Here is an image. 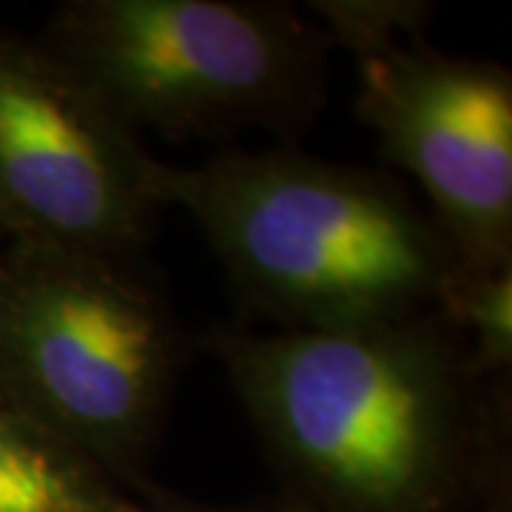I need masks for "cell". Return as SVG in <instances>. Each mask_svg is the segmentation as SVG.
<instances>
[{
    "instance_id": "obj_3",
    "label": "cell",
    "mask_w": 512,
    "mask_h": 512,
    "mask_svg": "<svg viewBox=\"0 0 512 512\" xmlns=\"http://www.w3.org/2000/svg\"><path fill=\"white\" fill-rule=\"evenodd\" d=\"M134 259L20 242L0 271V399L137 493L183 342Z\"/></svg>"
},
{
    "instance_id": "obj_6",
    "label": "cell",
    "mask_w": 512,
    "mask_h": 512,
    "mask_svg": "<svg viewBox=\"0 0 512 512\" xmlns=\"http://www.w3.org/2000/svg\"><path fill=\"white\" fill-rule=\"evenodd\" d=\"M356 109L470 271L512 268V77L402 40L356 55Z\"/></svg>"
},
{
    "instance_id": "obj_9",
    "label": "cell",
    "mask_w": 512,
    "mask_h": 512,
    "mask_svg": "<svg viewBox=\"0 0 512 512\" xmlns=\"http://www.w3.org/2000/svg\"><path fill=\"white\" fill-rule=\"evenodd\" d=\"M316 15L325 20V37L330 43L348 46L353 55L376 46L402 40V35L419 37L421 23L430 18L424 3H316Z\"/></svg>"
},
{
    "instance_id": "obj_7",
    "label": "cell",
    "mask_w": 512,
    "mask_h": 512,
    "mask_svg": "<svg viewBox=\"0 0 512 512\" xmlns=\"http://www.w3.org/2000/svg\"><path fill=\"white\" fill-rule=\"evenodd\" d=\"M0 512H146L109 470L0 399Z\"/></svg>"
},
{
    "instance_id": "obj_4",
    "label": "cell",
    "mask_w": 512,
    "mask_h": 512,
    "mask_svg": "<svg viewBox=\"0 0 512 512\" xmlns=\"http://www.w3.org/2000/svg\"><path fill=\"white\" fill-rule=\"evenodd\" d=\"M131 131L285 140L325 103L330 40L282 3L72 0L46 37Z\"/></svg>"
},
{
    "instance_id": "obj_5",
    "label": "cell",
    "mask_w": 512,
    "mask_h": 512,
    "mask_svg": "<svg viewBox=\"0 0 512 512\" xmlns=\"http://www.w3.org/2000/svg\"><path fill=\"white\" fill-rule=\"evenodd\" d=\"M137 131L46 49L0 43V220L26 245L137 256L160 200Z\"/></svg>"
},
{
    "instance_id": "obj_10",
    "label": "cell",
    "mask_w": 512,
    "mask_h": 512,
    "mask_svg": "<svg viewBox=\"0 0 512 512\" xmlns=\"http://www.w3.org/2000/svg\"><path fill=\"white\" fill-rule=\"evenodd\" d=\"M146 512H256V510H220V507H202V504H188V501H177V498H160L151 495V501L143 504Z\"/></svg>"
},
{
    "instance_id": "obj_8",
    "label": "cell",
    "mask_w": 512,
    "mask_h": 512,
    "mask_svg": "<svg viewBox=\"0 0 512 512\" xmlns=\"http://www.w3.org/2000/svg\"><path fill=\"white\" fill-rule=\"evenodd\" d=\"M464 342L470 365L484 373H507L512 362V268L470 271L450 279L436 311Z\"/></svg>"
},
{
    "instance_id": "obj_1",
    "label": "cell",
    "mask_w": 512,
    "mask_h": 512,
    "mask_svg": "<svg viewBox=\"0 0 512 512\" xmlns=\"http://www.w3.org/2000/svg\"><path fill=\"white\" fill-rule=\"evenodd\" d=\"M211 353L311 512H453L487 447L464 342L439 313L348 330H220Z\"/></svg>"
},
{
    "instance_id": "obj_2",
    "label": "cell",
    "mask_w": 512,
    "mask_h": 512,
    "mask_svg": "<svg viewBox=\"0 0 512 512\" xmlns=\"http://www.w3.org/2000/svg\"><path fill=\"white\" fill-rule=\"evenodd\" d=\"M154 191L200 225L248 305L285 330H348L439 311L458 259L390 177L291 148L157 163Z\"/></svg>"
}]
</instances>
